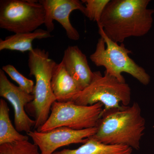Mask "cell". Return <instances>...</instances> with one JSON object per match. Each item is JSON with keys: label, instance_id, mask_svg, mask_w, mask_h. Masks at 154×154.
<instances>
[{"label": "cell", "instance_id": "6da1fadb", "mask_svg": "<svg viewBox=\"0 0 154 154\" xmlns=\"http://www.w3.org/2000/svg\"><path fill=\"white\" fill-rule=\"evenodd\" d=\"M149 0H111L105 7L98 26L110 39L123 43L128 37L144 36L150 30L154 9Z\"/></svg>", "mask_w": 154, "mask_h": 154}, {"label": "cell", "instance_id": "7a4b0ae2", "mask_svg": "<svg viewBox=\"0 0 154 154\" xmlns=\"http://www.w3.org/2000/svg\"><path fill=\"white\" fill-rule=\"evenodd\" d=\"M145 124L140 106L134 102L131 106L103 110L96 133L90 138L106 144L122 145L139 150Z\"/></svg>", "mask_w": 154, "mask_h": 154}, {"label": "cell", "instance_id": "3957f363", "mask_svg": "<svg viewBox=\"0 0 154 154\" xmlns=\"http://www.w3.org/2000/svg\"><path fill=\"white\" fill-rule=\"evenodd\" d=\"M56 64L45 50L35 48L28 53L29 75L34 77L36 84L32 94L34 99L26 107L34 118V128L36 130L47 121L51 106L57 101L51 85L53 72Z\"/></svg>", "mask_w": 154, "mask_h": 154}, {"label": "cell", "instance_id": "277c9868", "mask_svg": "<svg viewBox=\"0 0 154 154\" xmlns=\"http://www.w3.org/2000/svg\"><path fill=\"white\" fill-rule=\"evenodd\" d=\"M101 36L96 44V50L90 57V59L98 67L103 66L105 72L119 81L125 83L122 75L123 72L131 75L142 85H147L150 82V77L145 70L139 66L129 57L132 51L127 49L123 43L120 45L110 39L98 26Z\"/></svg>", "mask_w": 154, "mask_h": 154}, {"label": "cell", "instance_id": "5b68a950", "mask_svg": "<svg viewBox=\"0 0 154 154\" xmlns=\"http://www.w3.org/2000/svg\"><path fill=\"white\" fill-rule=\"evenodd\" d=\"M131 99V90L127 83L121 82L105 71L104 75L96 71L91 84L72 101L83 106L100 102L104 106L103 110H107L129 106Z\"/></svg>", "mask_w": 154, "mask_h": 154}, {"label": "cell", "instance_id": "8992f818", "mask_svg": "<svg viewBox=\"0 0 154 154\" xmlns=\"http://www.w3.org/2000/svg\"><path fill=\"white\" fill-rule=\"evenodd\" d=\"M103 107L100 102L83 106L77 105L72 101H55L51 106L48 119L36 131L46 132L61 127L76 130L96 127L102 116Z\"/></svg>", "mask_w": 154, "mask_h": 154}, {"label": "cell", "instance_id": "52a82bcc", "mask_svg": "<svg viewBox=\"0 0 154 154\" xmlns=\"http://www.w3.org/2000/svg\"><path fill=\"white\" fill-rule=\"evenodd\" d=\"M45 11L38 1L1 0L0 28L15 33L33 32L44 24Z\"/></svg>", "mask_w": 154, "mask_h": 154}, {"label": "cell", "instance_id": "ba28073f", "mask_svg": "<svg viewBox=\"0 0 154 154\" xmlns=\"http://www.w3.org/2000/svg\"><path fill=\"white\" fill-rule=\"evenodd\" d=\"M96 131V127L76 130L61 127L46 132L30 131L27 134L33 143L38 146L41 154H53L62 147L72 144L85 143Z\"/></svg>", "mask_w": 154, "mask_h": 154}, {"label": "cell", "instance_id": "9c48e42d", "mask_svg": "<svg viewBox=\"0 0 154 154\" xmlns=\"http://www.w3.org/2000/svg\"><path fill=\"white\" fill-rule=\"evenodd\" d=\"M0 96L8 100L14 108L16 129L19 132L30 131L36 122L29 118L25 108L33 101L34 96L11 83L2 69H0Z\"/></svg>", "mask_w": 154, "mask_h": 154}, {"label": "cell", "instance_id": "30bf717a", "mask_svg": "<svg viewBox=\"0 0 154 154\" xmlns=\"http://www.w3.org/2000/svg\"><path fill=\"white\" fill-rule=\"evenodd\" d=\"M38 2L45 10L44 25L46 30L51 33L54 30L53 21L56 20L65 29L69 38L74 41L79 39V33L72 25L69 17L75 10H79L85 15V6L82 2L79 0H39Z\"/></svg>", "mask_w": 154, "mask_h": 154}, {"label": "cell", "instance_id": "8fae6325", "mask_svg": "<svg viewBox=\"0 0 154 154\" xmlns=\"http://www.w3.org/2000/svg\"><path fill=\"white\" fill-rule=\"evenodd\" d=\"M61 62L82 91L91 84L94 72L90 68L85 54L78 46L67 48Z\"/></svg>", "mask_w": 154, "mask_h": 154}, {"label": "cell", "instance_id": "7c38bea8", "mask_svg": "<svg viewBox=\"0 0 154 154\" xmlns=\"http://www.w3.org/2000/svg\"><path fill=\"white\" fill-rule=\"evenodd\" d=\"M51 88L57 101H72L82 90L66 69L62 62L57 63L53 72Z\"/></svg>", "mask_w": 154, "mask_h": 154}, {"label": "cell", "instance_id": "4fadbf2b", "mask_svg": "<svg viewBox=\"0 0 154 154\" xmlns=\"http://www.w3.org/2000/svg\"><path fill=\"white\" fill-rule=\"evenodd\" d=\"M52 36L47 30L38 29L28 33H15L6 37L5 39H0V51L4 50L16 51L22 52L32 51L33 42L36 39L49 38Z\"/></svg>", "mask_w": 154, "mask_h": 154}, {"label": "cell", "instance_id": "5bb4252c", "mask_svg": "<svg viewBox=\"0 0 154 154\" xmlns=\"http://www.w3.org/2000/svg\"><path fill=\"white\" fill-rule=\"evenodd\" d=\"M133 149L122 145L103 143L89 138L84 144L75 149H63L53 154H131Z\"/></svg>", "mask_w": 154, "mask_h": 154}, {"label": "cell", "instance_id": "9a60e30c", "mask_svg": "<svg viewBox=\"0 0 154 154\" xmlns=\"http://www.w3.org/2000/svg\"><path fill=\"white\" fill-rule=\"evenodd\" d=\"M10 109L3 99H0V145L15 142L28 140V137L21 134L14 127L10 117Z\"/></svg>", "mask_w": 154, "mask_h": 154}, {"label": "cell", "instance_id": "2e32d148", "mask_svg": "<svg viewBox=\"0 0 154 154\" xmlns=\"http://www.w3.org/2000/svg\"><path fill=\"white\" fill-rule=\"evenodd\" d=\"M0 154H41L38 146L28 140L15 142L0 145Z\"/></svg>", "mask_w": 154, "mask_h": 154}, {"label": "cell", "instance_id": "e0dca14e", "mask_svg": "<svg viewBox=\"0 0 154 154\" xmlns=\"http://www.w3.org/2000/svg\"><path fill=\"white\" fill-rule=\"evenodd\" d=\"M2 69L15 81L21 89L28 94H33L35 85L32 80L24 76L12 65L8 64L3 66Z\"/></svg>", "mask_w": 154, "mask_h": 154}, {"label": "cell", "instance_id": "ac0fdd59", "mask_svg": "<svg viewBox=\"0 0 154 154\" xmlns=\"http://www.w3.org/2000/svg\"><path fill=\"white\" fill-rule=\"evenodd\" d=\"M110 0H82L85 3L86 16L91 21L100 23L102 14L105 7Z\"/></svg>", "mask_w": 154, "mask_h": 154}]
</instances>
